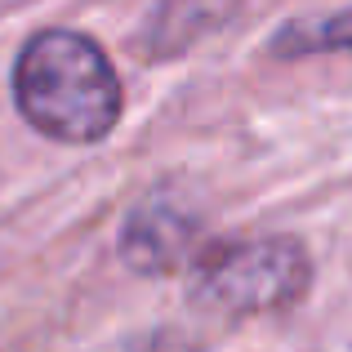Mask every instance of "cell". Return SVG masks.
I'll return each mask as SVG.
<instances>
[{"instance_id": "cell-1", "label": "cell", "mask_w": 352, "mask_h": 352, "mask_svg": "<svg viewBox=\"0 0 352 352\" xmlns=\"http://www.w3.org/2000/svg\"><path fill=\"white\" fill-rule=\"evenodd\" d=\"M14 103L36 134L89 147L116 129L125 89L98 41L72 27H45L14 58Z\"/></svg>"}, {"instance_id": "cell-2", "label": "cell", "mask_w": 352, "mask_h": 352, "mask_svg": "<svg viewBox=\"0 0 352 352\" xmlns=\"http://www.w3.org/2000/svg\"><path fill=\"white\" fill-rule=\"evenodd\" d=\"M312 254L299 236H250L201 254L192 276V303L214 317H263L308 294Z\"/></svg>"}, {"instance_id": "cell-3", "label": "cell", "mask_w": 352, "mask_h": 352, "mask_svg": "<svg viewBox=\"0 0 352 352\" xmlns=\"http://www.w3.org/2000/svg\"><path fill=\"white\" fill-rule=\"evenodd\" d=\"M201 245V219L174 201H147L120 228V258L138 276L179 272Z\"/></svg>"}, {"instance_id": "cell-4", "label": "cell", "mask_w": 352, "mask_h": 352, "mask_svg": "<svg viewBox=\"0 0 352 352\" xmlns=\"http://www.w3.org/2000/svg\"><path fill=\"white\" fill-rule=\"evenodd\" d=\"M276 58H303V54H352V9L330 18H303L272 36Z\"/></svg>"}]
</instances>
